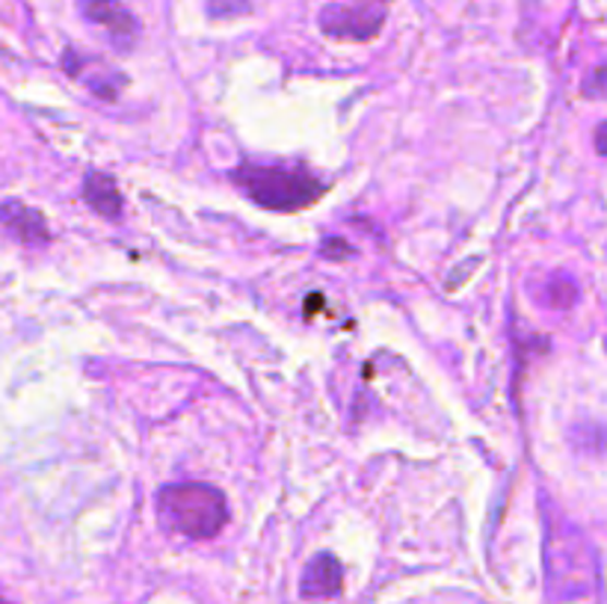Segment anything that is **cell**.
Returning a JSON list of instances; mask_svg holds the SVG:
<instances>
[{"label": "cell", "instance_id": "obj_1", "mask_svg": "<svg viewBox=\"0 0 607 604\" xmlns=\"http://www.w3.org/2000/svg\"><path fill=\"white\" fill-rule=\"evenodd\" d=\"M546 581H548V599L555 604H578L587 602L596 595L598 587V569L593 548L587 540L569 528L548 519V540H546Z\"/></svg>", "mask_w": 607, "mask_h": 604}, {"label": "cell", "instance_id": "obj_2", "mask_svg": "<svg viewBox=\"0 0 607 604\" xmlns=\"http://www.w3.org/2000/svg\"><path fill=\"white\" fill-rule=\"evenodd\" d=\"M231 181L267 211H297L326 193V185L302 164H240Z\"/></svg>", "mask_w": 607, "mask_h": 604}, {"label": "cell", "instance_id": "obj_3", "mask_svg": "<svg viewBox=\"0 0 607 604\" xmlns=\"http://www.w3.org/2000/svg\"><path fill=\"white\" fill-rule=\"evenodd\" d=\"M157 516L166 531L187 540H214L228 524V504L207 483H169L157 492Z\"/></svg>", "mask_w": 607, "mask_h": 604}, {"label": "cell", "instance_id": "obj_4", "mask_svg": "<svg viewBox=\"0 0 607 604\" xmlns=\"http://www.w3.org/2000/svg\"><path fill=\"white\" fill-rule=\"evenodd\" d=\"M320 31L335 39H356L368 42L380 33L385 21V7L382 0H368V3H330L320 12Z\"/></svg>", "mask_w": 607, "mask_h": 604}, {"label": "cell", "instance_id": "obj_5", "mask_svg": "<svg viewBox=\"0 0 607 604\" xmlns=\"http://www.w3.org/2000/svg\"><path fill=\"white\" fill-rule=\"evenodd\" d=\"M78 7H81L83 19L107 33V42L116 51L128 54L140 39V21L122 0H81Z\"/></svg>", "mask_w": 607, "mask_h": 604}, {"label": "cell", "instance_id": "obj_6", "mask_svg": "<svg viewBox=\"0 0 607 604\" xmlns=\"http://www.w3.org/2000/svg\"><path fill=\"white\" fill-rule=\"evenodd\" d=\"M62 69L72 74V78H78V81L86 83L90 93H95L98 98H104V102H114V98H119V93H122L124 74L114 72L107 62L83 57V54H78L74 48H69V51L62 54Z\"/></svg>", "mask_w": 607, "mask_h": 604}, {"label": "cell", "instance_id": "obj_7", "mask_svg": "<svg viewBox=\"0 0 607 604\" xmlns=\"http://www.w3.org/2000/svg\"><path fill=\"white\" fill-rule=\"evenodd\" d=\"M0 226L7 228V235L15 237L19 244L33 246V249L51 244V232H48L45 216L36 208L19 202V199L0 202Z\"/></svg>", "mask_w": 607, "mask_h": 604}, {"label": "cell", "instance_id": "obj_8", "mask_svg": "<svg viewBox=\"0 0 607 604\" xmlns=\"http://www.w3.org/2000/svg\"><path fill=\"white\" fill-rule=\"evenodd\" d=\"M341 584H344V569H341L338 557L332 554H314L306 569H302V581H299V593L302 599H330V595L341 593Z\"/></svg>", "mask_w": 607, "mask_h": 604}, {"label": "cell", "instance_id": "obj_9", "mask_svg": "<svg viewBox=\"0 0 607 604\" xmlns=\"http://www.w3.org/2000/svg\"><path fill=\"white\" fill-rule=\"evenodd\" d=\"M83 202L110 223L124 216V199L119 193V187L110 175L98 173V169H90L83 175Z\"/></svg>", "mask_w": 607, "mask_h": 604}, {"label": "cell", "instance_id": "obj_10", "mask_svg": "<svg viewBox=\"0 0 607 604\" xmlns=\"http://www.w3.org/2000/svg\"><path fill=\"white\" fill-rule=\"evenodd\" d=\"M575 303H578V282L569 276V273H551V276L543 282L539 306L563 311V308H572Z\"/></svg>", "mask_w": 607, "mask_h": 604}, {"label": "cell", "instance_id": "obj_11", "mask_svg": "<svg viewBox=\"0 0 607 604\" xmlns=\"http://www.w3.org/2000/svg\"><path fill=\"white\" fill-rule=\"evenodd\" d=\"M572 445L575 451L590 453V457H598V453L607 451V427L605 424H578L572 427Z\"/></svg>", "mask_w": 607, "mask_h": 604}, {"label": "cell", "instance_id": "obj_12", "mask_svg": "<svg viewBox=\"0 0 607 604\" xmlns=\"http://www.w3.org/2000/svg\"><path fill=\"white\" fill-rule=\"evenodd\" d=\"M207 12L214 19H231V15H243L249 12V0H211Z\"/></svg>", "mask_w": 607, "mask_h": 604}, {"label": "cell", "instance_id": "obj_13", "mask_svg": "<svg viewBox=\"0 0 607 604\" xmlns=\"http://www.w3.org/2000/svg\"><path fill=\"white\" fill-rule=\"evenodd\" d=\"M584 95L587 98H605L607 102V69H596V72L590 74L587 81H584Z\"/></svg>", "mask_w": 607, "mask_h": 604}, {"label": "cell", "instance_id": "obj_14", "mask_svg": "<svg viewBox=\"0 0 607 604\" xmlns=\"http://www.w3.org/2000/svg\"><path fill=\"white\" fill-rule=\"evenodd\" d=\"M320 252H323V258H330V252H341V258H350L353 246H347L344 240H338V237H330V240H323Z\"/></svg>", "mask_w": 607, "mask_h": 604}, {"label": "cell", "instance_id": "obj_15", "mask_svg": "<svg viewBox=\"0 0 607 604\" xmlns=\"http://www.w3.org/2000/svg\"><path fill=\"white\" fill-rule=\"evenodd\" d=\"M596 152L602 157H607V122H602L596 128Z\"/></svg>", "mask_w": 607, "mask_h": 604}, {"label": "cell", "instance_id": "obj_16", "mask_svg": "<svg viewBox=\"0 0 607 604\" xmlns=\"http://www.w3.org/2000/svg\"><path fill=\"white\" fill-rule=\"evenodd\" d=\"M0 604H12L10 599H7V595H0Z\"/></svg>", "mask_w": 607, "mask_h": 604}, {"label": "cell", "instance_id": "obj_17", "mask_svg": "<svg viewBox=\"0 0 607 604\" xmlns=\"http://www.w3.org/2000/svg\"><path fill=\"white\" fill-rule=\"evenodd\" d=\"M382 3H385V0H382Z\"/></svg>", "mask_w": 607, "mask_h": 604}]
</instances>
